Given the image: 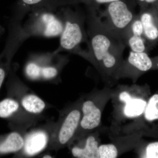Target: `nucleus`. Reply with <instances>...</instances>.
Masks as SVG:
<instances>
[{"label": "nucleus", "mask_w": 158, "mask_h": 158, "mask_svg": "<svg viewBox=\"0 0 158 158\" xmlns=\"http://www.w3.org/2000/svg\"><path fill=\"white\" fill-rule=\"evenodd\" d=\"M72 9L70 6H62L58 10L64 23V28L60 36L59 46L54 54L66 52L81 56L89 60L88 51L82 49V43L88 44L87 31L85 28L86 14L77 7Z\"/></svg>", "instance_id": "3"}, {"label": "nucleus", "mask_w": 158, "mask_h": 158, "mask_svg": "<svg viewBox=\"0 0 158 158\" xmlns=\"http://www.w3.org/2000/svg\"><path fill=\"white\" fill-rule=\"evenodd\" d=\"M136 5L133 0H118L106 5L105 10L98 14L106 27L122 38L136 16Z\"/></svg>", "instance_id": "6"}, {"label": "nucleus", "mask_w": 158, "mask_h": 158, "mask_svg": "<svg viewBox=\"0 0 158 158\" xmlns=\"http://www.w3.org/2000/svg\"><path fill=\"white\" fill-rule=\"evenodd\" d=\"M151 94L147 84L119 85L113 88L110 99L113 107L110 134L118 135L127 122V124L139 118L144 113Z\"/></svg>", "instance_id": "2"}, {"label": "nucleus", "mask_w": 158, "mask_h": 158, "mask_svg": "<svg viewBox=\"0 0 158 158\" xmlns=\"http://www.w3.org/2000/svg\"><path fill=\"white\" fill-rule=\"evenodd\" d=\"M127 46L135 52H149L144 39L143 26L138 14H136L132 22L126 29L122 37Z\"/></svg>", "instance_id": "14"}, {"label": "nucleus", "mask_w": 158, "mask_h": 158, "mask_svg": "<svg viewBox=\"0 0 158 158\" xmlns=\"http://www.w3.org/2000/svg\"><path fill=\"white\" fill-rule=\"evenodd\" d=\"M110 136L112 140L110 143L99 146V158H117L123 153L134 149L143 137L139 133L118 135L110 134Z\"/></svg>", "instance_id": "10"}, {"label": "nucleus", "mask_w": 158, "mask_h": 158, "mask_svg": "<svg viewBox=\"0 0 158 158\" xmlns=\"http://www.w3.org/2000/svg\"><path fill=\"white\" fill-rule=\"evenodd\" d=\"M134 149L138 157L158 158V141L145 143L142 139Z\"/></svg>", "instance_id": "18"}, {"label": "nucleus", "mask_w": 158, "mask_h": 158, "mask_svg": "<svg viewBox=\"0 0 158 158\" xmlns=\"http://www.w3.org/2000/svg\"><path fill=\"white\" fill-rule=\"evenodd\" d=\"M113 88L106 85L102 89H94L81 99L82 117L73 141L100 127L103 112L111 99Z\"/></svg>", "instance_id": "4"}, {"label": "nucleus", "mask_w": 158, "mask_h": 158, "mask_svg": "<svg viewBox=\"0 0 158 158\" xmlns=\"http://www.w3.org/2000/svg\"><path fill=\"white\" fill-rule=\"evenodd\" d=\"M81 100L71 107L63 117L56 135L57 147H65L73 141L81 118Z\"/></svg>", "instance_id": "9"}, {"label": "nucleus", "mask_w": 158, "mask_h": 158, "mask_svg": "<svg viewBox=\"0 0 158 158\" xmlns=\"http://www.w3.org/2000/svg\"><path fill=\"white\" fill-rule=\"evenodd\" d=\"M139 6L140 10L145 9L153 5L158 0H133Z\"/></svg>", "instance_id": "23"}, {"label": "nucleus", "mask_w": 158, "mask_h": 158, "mask_svg": "<svg viewBox=\"0 0 158 158\" xmlns=\"http://www.w3.org/2000/svg\"><path fill=\"white\" fill-rule=\"evenodd\" d=\"M152 5H153V6L156 7V9L158 11V1L156 2Z\"/></svg>", "instance_id": "26"}, {"label": "nucleus", "mask_w": 158, "mask_h": 158, "mask_svg": "<svg viewBox=\"0 0 158 158\" xmlns=\"http://www.w3.org/2000/svg\"><path fill=\"white\" fill-rule=\"evenodd\" d=\"M4 29L0 25V38H1V36H2L3 33H4Z\"/></svg>", "instance_id": "25"}, {"label": "nucleus", "mask_w": 158, "mask_h": 158, "mask_svg": "<svg viewBox=\"0 0 158 158\" xmlns=\"http://www.w3.org/2000/svg\"><path fill=\"white\" fill-rule=\"evenodd\" d=\"M100 132L99 128L74 140L78 143L71 149L73 156L78 158H99L98 147L101 141Z\"/></svg>", "instance_id": "11"}, {"label": "nucleus", "mask_w": 158, "mask_h": 158, "mask_svg": "<svg viewBox=\"0 0 158 158\" xmlns=\"http://www.w3.org/2000/svg\"><path fill=\"white\" fill-rule=\"evenodd\" d=\"M48 141V137L44 132L38 131L32 133L25 141V153L29 156L35 155L45 148Z\"/></svg>", "instance_id": "15"}, {"label": "nucleus", "mask_w": 158, "mask_h": 158, "mask_svg": "<svg viewBox=\"0 0 158 158\" xmlns=\"http://www.w3.org/2000/svg\"><path fill=\"white\" fill-rule=\"evenodd\" d=\"M143 26L144 39L149 51L158 42V11L153 5L138 13Z\"/></svg>", "instance_id": "12"}, {"label": "nucleus", "mask_w": 158, "mask_h": 158, "mask_svg": "<svg viewBox=\"0 0 158 158\" xmlns=\"http://www.w3.org/2000/svg\"><path fill=\"white\" fill-rule=\"evenodd\" d=\"M89 60L106 86L116 85V74L123 62L127 46L121 37L106 27L96 9L86 6Z\"/></svg>", "instance_id": "1"}, {"label": "nucleus", "mask_w": 158, "mask_h": 158, "mask_svg": "<svg viewBox=\"0 0 158 158\" xmlns=\"http://www.w3.org/2000/svg\"><path fill=\"white\" fill-rule=\"evenodd\" d=\"M118 0H65L64 6H77L82 4L86 6L91 7L98 11L100 6Z\"/></svg>", "instance_id": "21"}, {"label": "nucleus", "mask_w": 158, "mask_h": 158, "mask_svg": "<svg viewBox=\"0 0 158 158\" xmlns=\"http://www.w3.org/2000/svg\"><path fill=\"white\" fill-rule=\"evenodd\" d=\"M23 25L26 37H59L64 28V23L58 11L40 9L32 11Z\"/></svg>", "instance_id": "5"}, {"label": "nucleus", "mask_w": 158, "mask_h": 158, "mask_svg": "<svg viewBox=\"0 0 158 158\" xmlns=\"http://www.w3.org/2000/svg\"><path fill=\"white\" fill-rule=\"evenodd\" d=\"M157 69H158V56L154 57Z\"/></svg>", "instance_id": "24"}, {"label": "nucleus", "mask_w": 158, "mask_h": 158, "mask_svg": "<svg viewBox=\"0 0 158 158\" xmlns=\"http://www.w3.org/2000/svg\"><path fill=\"white\" fill-rule=\"evenodd\" d=\"M25 141L21 135L12 132L0 138V155L17 152L23 148Z\"/></svg>", "instance_id": "16"}, {"label": "nucleus", "mask_w": 158, "mask_h": 158, "mask_svg": "<svg viewBox=\"0 0 158 158\" xmlns=\"http://www.w3.org/2000/svg\"><path fill=\"white\" fill-rule=\"evenodd\" d=\"M25 73L27 76L32 80L41 78V68L32 57L26 65Z\"/></svg>", "instance_id": "22"}, {"label": "nucleus", "mask_w": 158, "mask_h": 158, "mask_svg": "<svg viewBox=\"0 0 158 158\" xmlns=\"http://www.w3.org/2000/svg\"><path fill=\"white\" fill-rule=\"evenodd\" d=\"M155 61L147 52L131 51L127 58L123 62L116 74V81L121 79L128 78L135 84L138 79L145 73L156 70Z\"/></svg>", "instance_id": "8"}, {"label": "nucleus", "mask_w": 158, "mask_h": 158, "mask_svg": "<svg viewBox=\"0 0 158 158\" xmlns=\"http://www.w3.org/2000/svg\"><path fill=\"white\" fill-rule=\"evenodd\" d=\"M19 108V103L16 100L11 98L4 99L0 102V118H12Z\"/></svg>", "instance_id": "19"}, {"label": "nucleus", "mask_w": 158, "mask_h": 158, "mask_svg": "<svg viewBox=\"0 0 158 158\" xmlns=\"http://www.w3.org/2000/svg\"><path fill=\"white\" fill-rule=\"evenodd\" d=\"M65 0H18L12 18L22 21L26 15L32 11L46 9L57 11L64 6Z\"/></svg>", "instance_id": "13"}, {"label": "nucleus", "mask_w": 158, "mask_h": 158, "mask_svg": "<svg viewBox=\"0 0 158 158\" xmlns=\"http://www.w3.org/2000/svg\"><path fill=\"white\" fill-rule=\"evenodd\" d=\"M134 133L143 137H158V93L151 95L142 115L122 127L118 135Z\"/></svg>", "instance_id": "7"}, {"label": "nucleus", "mask_w": 158, "mask_h": 158, "mask_svg": "<svg viewBox=\"0 0 158 158\" xmlns=\"http://www.w3.org/2000/svg\"><path fill=\"white\" fill-rule=\"evenodd\" d=\"M21 104L24 109L29 113L38 114L45 109V102L38 96L33 94L24 96L21 100Z\"/></svg>", "instance_id": "17"}, {"label": "nucleus", "mask_w": 158, "mask_h": 158, "mask_svg": "<svg viewBox=\"0 0 158 158\" xmlns=\"http://www.w3.org/2000/svg\"><path fill=\"white\" fill-rule=\"evenodd\" d=\"M12 55L2 51L0 54V89L10 70V64Z\"/></svg>", "instance_id": "20"}, {"label": "nucleus", "mask_w": 158, "mask_h": 158, "mask_svg": "<svg viewBox=\"0 0 158 158\" xmlns=\"http://www.w3.org/2000/svg\"><path fill=\"white\" fill-rule=\"evenodd\" d=\"M43 158H52V156L49 155H46L44 156L43 157Z\"/></svg>", "instance_id": "27"}]
</instances>
